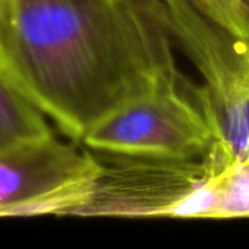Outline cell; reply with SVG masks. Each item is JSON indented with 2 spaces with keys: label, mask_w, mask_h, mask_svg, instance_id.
I'll return each instance as SVG.
<instances>
[{
  "label": "cell",
  "mask_w": 249,
  "mask_h": 249,
  "mask_svg": "<svg viewBox=\"0 0 249 249\" xmlns=\"http://www.w3.org/2000/svg\"><path fill=\"white\" fill-rule=\"evenodd\" d=\"M165 0H12L0 58L73 142L143 95L187 86Z\"/></svg>",
  "instance_id": "1"
},
{
  "label": "cell",
  "mask_w": 249,
  "mask_h": 249,
  "mask_svg": "<svg viewBox=\"0 0 249 249\" xmlns=\"http://www.w3.org/2000/svg\"><path fill=\"white\" fill-rule=\"evenodd\" d=\"M92 152L99 175L77 217H194L203 193L228 171L213 146L193 158Z\"/></svg>",
  "instance_id": "2"
},
{
  "label": "cell",
  "mask_w": 249,
  "mask_h": 249,
  "mask_svg": "<svg viewBox=\"0 0 249 249\" xmlns=\"http://www.w3.org/2000/svg\"><path fill=\"white\" fill-rule=\"evenodd\" d=\"M175 41L203 76L196 95L228 169L249 163V39L209 20L187 0H165Z\"/></svg>",
  "instance_id": "3"
},
{
  "label": "cell",
  "mask_w": 249,
  "mask_h": 249,
  "mask_svg": "<svg viewBox=\"0 0 249 249\" xmlns=\"http://www.w3.org/2000/svg\"><path fill=\"white\" fill-rule=\"evenodd\" d=\"M99 175L95 153L48 133L0 149V217L74 216Z\"/></svg>",
  "instance_id": "4"
},
{
  "label": "cell",
  "mask_w": 249,
  "mask_h": 249,
  "mask_svg": "<svg viewBox=\"0 0 249 249\" xmlns=\"http://www.w3.org/2000/svg\"><path fill=\"white\" fill-rule=\"evenodd\" d=\"M214 142V128L188 83L127 102L98 121L82 144L99 152L193 158L207 153Z\"/></svg>",
  "instance_id": "5"
},
{
  "label": "cell",
  "mask_w": 249,
  "mask_h": 249,
  "mask_svg": "<svg viewBox=\"0 0 249 249\" xmlns=\"http://www.w3.org/2000/svg\"><path fill=\"white\" fill-rule=\"evenodd\" d=\"M48 133L47 117L0 58V149Z\"/></svg>",
  "instance_id": "6"
},
{
  "label": "cell",
  "mask_w": 249,
  "mask_h": 249,
  "mask_svg": "<svg viewBox=\"0 0 249 249\" xmlns=\"http://www.w3.org/2000/svg\"><path fill=\"white\" fill-rule=\"evenodd\" d=\"M196 10L229 34L249 39V0H187Z\"/></svg>",
  "instance_id": "7"
},
{
  "label": "cell",
  "mask_w": 249,
  "mask_h": 249,
  "mask_svg": "<svg viewBox=\"0 0 249 249\" xmlns=\"http://www.w3.org/2000/svg\"><path fill=\"white\" fill-rule=\"evenodd\" d=\"M10 4H12V0H0V26L3 25V22L7 18Z\"/></svg>",
  "instance_id": "8"
}]
</instances>
